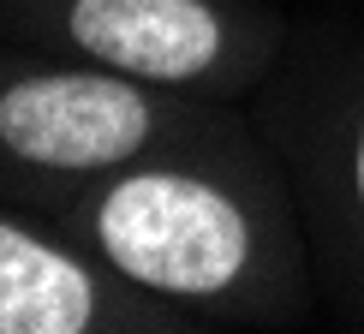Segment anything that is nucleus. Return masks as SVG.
Masks as SVG:
<instances>
[{
	"label": "nucleus",
	"mask_w": 364,
	"mask_h": 334,
	"mask_svg": "<svg viewBox=\"0 0 364 334\" xmlns=\"http://www.w3.org/2000/svg\"><path fill=\"white\" fill-rule=\"evenodd\" d=\"M156 298L126 286L72 233L0 215V334H96L138 328Z\"/></svg>",
	"instance_id": "nucleus-3"
},
{
	"label": "nucleus",
	"mask_w": 364,
	"mask_h": 334,
	"mask_svg": "<svg viewBox=\"0 0 364 334\" xmlns=\"http://www.w3.org/2000/svg\"><path fill=\"white\" fill-rule=\"evenodd\" d=\"M168 102L156 84L72 66H0V167L42 185H90L149 161L168 144Z\"/></svg>",
	"instance_id": "nucleus-2"
},
{
	"label": "nucleus",
	"mask_w": 364,
	"mask_h": 334,
	"mask_svg": "<svg viewBox=\"0 0 364 334\" xmlns=\"http://www.w3.org/2000/svg\"><path fill=\"white\" fill-rule=\"evenodd\" d=\"M353 203H358V215H364V119H358V131H353Z\"/></svg>",
	"instance_id": "nucleus-5"
},
{
	"label": "nucleus",
	"mask_w": 364,
	"mask_h": 334,
	"mask_svg": "<svg viewBox=\"0 0 364 334\" xmlns=\"http://www.w3.org/2000/svg\"><path fill=\"white\" fill-rule=\"evenodd\" d=\"M60 221V233L156 305H221L257 269L251 209L221 179L173 161H138L90 179Z\"/></svg>",
	"instance_id": "nucleus-1"
},
{
	"label": "nucleus",
	"mask_w": 364,
	"mask_h": 334,
	"mask_svg": "<svg viewBox=\"0 0 364 334\" xmlns=\"http://www.w3.org/2000/svg\"><path fill=\"white\" fill-rule=\"evenodd\" d=\"M54 36L78 60L144 84H203L233 48L215 0H54Z\"/></svg>",
	"instance_id": "nucleus-4"
}]
</instances>
